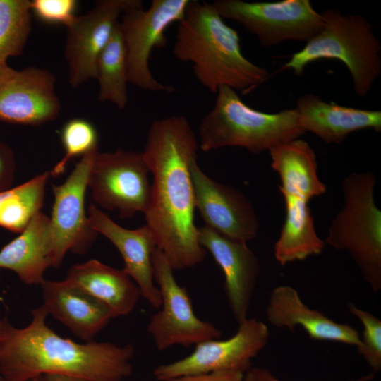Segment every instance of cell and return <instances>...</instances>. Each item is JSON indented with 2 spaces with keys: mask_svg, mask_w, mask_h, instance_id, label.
Listing matches in <instances>:
<instances>
[{
  "mask_svg": "<svg viewBox=\"0 0 381 381\" xmlns=\"http://www.w3.org/2000/svg\"><path fill=\"white\" fill-rule=\"evenodd\" d=\"M198 147L188 119L172 115L152 121L142 152L153 176L145 224L174 271L201 263L207 253L194 222L190 167Z\"/></svg>",
  "mask_w": 381,
  "mask_h": 381,
  "instance_id": "6da1fadb",
  "label": "cell"
},
{
  "mask_svg": "<svg viewBox=\"0 0 381 381\" xmlns=\"http://www.w3.org/2000/svg\"><path fill=\"white\" fill-rule=\"evenodd\" d=\"M25 327L12 326L0 356V375L9 381H28L58 373L92 381H122L133 371L135 349L95 341L80 344L59 336L46 323L44 306L31 311Z\"/></svg>",
  "mask_w": 381,
  "mask_h": 381,
  "instance_id": "7a4b0ae2",
  "label": "cell"
},
{
  "mask_svg": "<svg viewBox=\"0 0 381 381\" xmlns=\"http://www.w3.org/2000/svg\"><path fill=\"white\" fill-rule=\"evenodd\" d=\"M240 42L212 3L190 0L177 23L172 54L192 64L195 78L210 92L229 87L246 94L263 83L268 71L243 54Z\"/></svg>",
  "mask_w": 381,
  "mask_h": 381,
  "instance_id": "3957f363",
  "label": "cell"
},
{
  "mask_svg": "<svg viewBox=\"0 0 381 381\" xmlns=\"http://www.w3.org/2000/svg\"><path fill=\"white\" fill-rule=\"evenodd\" d=\"M216 94L214 106L199 125V147L204 152L240 147L259 154L306 133L295 108L265 113L249 107L229 87H219Z\"/></svg>",
  "mask_w": 381,
  "mask_h": 381,
  "instance_id": "277c9868",
  "label": "cell"
},
{
  "mask_svg": "<svg viewBox=\"0 0 381 381\" xmlns=\"http://www.w3.org/2000/svg\"><path fill=\"white\" fill-rule=\"evenodd\" d=\"M324 25L300 51L293 54L283 69L301 75L310 63L337 59L347 68L354 92L368 94L381 73V44L370 23L358 14H344L336 9L322 13Z\"/></svg>",
  "mask_w": 381,
  "mask_h": 381,
  "instance_id": "5b68a950",
  "label": "cell"
},
{
  "mask_svg": "<svg viewBox=\"0 0 381 381\" xmlns=\"http://www.w3.org/2000/svg\"><path fill=\"white\" fill-rule=\"evenodd\" d=\"M375 175L351 173L342 181L344 205L325 243L348 253L370 289L381 290V211L375 204Z\"/></svg>",
  "mask_w": 381,
  "mask_h": 381,
  "instance_id": "8992f818",
  "label": "cell"
},
{
  "mask_svg": "<svg viewBox=\"0 0 381 381\" xmlns=\"http://www.w3.org/2000/svg\"><path fill=\"white\" fill-rule=\"evenodd\" d=\"M190 0H152L145 9L137 0L121 15L119 25L127 58L128 83L151 92L171 93L174 87L158 81L149 67L151 54L163 48L165 32L184 16Z\"/></svg>",
  "mask_w": 381,
  "mask_h": 381,
  "instance_id": "52a82bcc",
  "label": "cell"
},
{
  "mask_svg": "<svg viewBox=\"0 0 381 381\" xmlns=\"http://www.w3.org/2000/svg\"><path fill=\"white\" fill-rule=\"evenodd\" d=\"M212 4L222 18L242 25L265 47L286 41L307 42L324 25L322 14L309 0H215Z\"/></svg>",
  "mask_w": 381,
  "mask_h": 381,
  "instance_id": "ba28073f",
  "label": "cell"
},
{
  "mask_svg": "<svg viewBox=\"0 0 381 381\" xmlns=\"http://www.w3.org/2000/svg\"><path fill=\"white\" fill-rule=\"evenodd\" d=\"M152 260L161 308L150 318L147 329L157 349L164 351L175 345L188 347L219 339L222 332L198 318L186 288L177 283L174 270L159 248L153 251Z\"/></svg>",
  "mask_w": 381,
  "mask_h": 381,
  "instance_id": "9c48e42d",
  "label": "cell"
},
{
  "mask_svg": "<svg viewBox=\"0 0 381 381\" xmlns=\"http://www.w3.org/2000/svg\"><path fill=\"white\" fill-rule=\"evenodd\" d=\"M150 170L142 152L119 149L97 154L88 176L93 200L122 219L145 213L150 198Z\"/></svg>",
  "mask_w": 381,
  "mask_h": 381,
  "instance_id": "30bf717a",
  "label": "cell"
},
{
  "mask_svg": "<svg viewBox=\"0 0 381 381\" xmlns=\"http://www.w3.org/2000/svg\"><path fill=\"white\" fill-rule=\"evenodd\" d=\"M269 329L256 318H247L238 325L235 334L224 340L210 339L195 345L186 357L162 364L153 370L157 381L214 371H238L246 373L251 361L267 346Z\"/></svg>",
  "mask_w": 381,
  "mask_h": 381,
  "instance_id": "8fae6325",
  "label": "cell"
},
{
  "mask_svg": "<svg viewBox=\"0 0 381 381\" xmlns=\"http://www.w3.org/2000/svg\"><path fill=\"white\" fill-rule=\"evenodd\" d=\"M98 149L85 155L61 185L52 186L54 204L50 229L54 249V267L61 265L68 251L85 254L97 233L91 227L85 207L90 171Z\"/></svg>",
  "mask_w": 381,
  "mask_h": 381,
  "instance_id": "7c38bea8",
  "label": "cell"
},
{
  "mask_svg": "<svg viewBox=\"0 0 381 381\" xmlns=\"http://www.w3.org/2000/svg\"><path fill=\"white\" fill-rule=\"evenodd\" d=\"M55 84L54 75L44 68L0 66V120L29 126L55 120L61 110Z\"/></svg>",
  "mask_w": 381,
  "mask_h": 381,
  "instance_id": "4fadbf2b",
  "label": "cell"
},
{
  "mask_svg": "<svg viewBox=\"0 0 381 381\" xmlns=\"http://www.w3.org/2000/svg\"><path fill=\"white\" fill-rule=\"evenodd\" d=\"M137 0H100L68 25L64 55L68 83L77 88L96 78L97 59L115 30L123 13Z\"/></svg>",
  "mask_w": 381,
  "mask_h": 381,
  "instance_id": "5bb4252c",
  "label": "cell"
},
{
  "mask_svg": "<svg viewBox=\"0 0 381 381\" xmlns=\"http://www.w3.org/2000/svg\"><path fill=\"white\" fill-rule=\"evenodd\" d=\"M190 174L195 209L205 226L245 243L256 237L260 222L252 203L242 192L210 178L197 160L191 164Z\"/></svg>",
  "mask_w": 381,
  "mask_h": 381,
  "instance_id": "9a60e30c",
  "label": "cell"
},
{
  "mask_svg": "<svg viewBox=\"0 0 381 381\" xmlns=\"http://www.w3.org/2000/svg\"><path fill=\"white\" fill-rule=\"evenodd\" d=\"M200 244L223 272L229 306L238 323L248 318L260 274L258 257L247 243L230 238L207 226L198 227Z\"/></svg>",
  "mask_w": 381,
  "mask_h": 381,
  "instance_id": "2e32d148",
  "label": "cell"
},
{
  "mask_svg": "<svg viewBox=\"0 0 381 381\" xmlns=\"http://www.w3.org/2000/svg\"><path fill=\"white\" fill-rule=\"evenodd\" d=\"M87 216L91 227L119 251L124 262L123 270L139 288L141 297L153 308H159L161 296L155 284L152 260L157 243L148 226L145 224L136 229L123 228L95 205H90Z\"/></svg>",
  "mask_w": 381,
  "mask_h": 381,
  "instance_id": "e0dca14e",
  "label": "cell"
},
{
  "mask_svg": "<svg viewBox=\"0 0 381 381\" xmlns=\"http://www.w3.org/2000/svg\"><path fill=\"white\" fill-rule=\"evenodd\" d=\"M266 316L275 327L294 332L299 326L314 340L339 342L356 348L361 344V335L355 328L309 308L298 291L288 285L278 286L271 291Z\"/></svg>",
  "mask_w": 381,
  "mask_h": 381,
  "instance_id": "ac0fdd59",
  "label": "cell"
},
{
  "mask_svg": "<svg viewBox=\"0 0 381 381\" xmlns=\"http://www.w3.org/2000/svg\"><path fill=\"white\" fill-rule=\"evenodd\" d=\"M40 285L48 314L86 342L93 341L114 318L104 304L66 279H44Z\"/></svg>",
  "mask_w": 381,
  "mask_h": 381,
  "instance_id": "d6986e66",
  "label": "cell"
},
{
  "mask_svg": "<svg viewBox=\"0 0 381 381\" xmlns=\"http://www.w3.org/2000/svg\"><path fill=\"white\" fill-rule=\"evenodd\" d=\"M299 126L326 143H340L353 132L363 129L381 131V111L327 102L319 96L306 94L296 101Z\"/></svg>",
  "mask_w": 381,
  "mask_h": 381,
  "instance_id": "ffe728a7",
  "label": "cell"
},
{
  "mask_svg": "<svg viewBox=\"0 0 381 381\" xmlns=\"http://www.w3.org/2000/svg\"><path fill=\"white\" fill-rule=\"evenodd\" d=\"M54 267L49 218L41 211L16 238L0 250V268L14 272L27 284H41L45 271Z\"/></svg>",
  "mask_w": 381,
  "mask_h": 381,
  "instance_id": "44dd1931",
  "label": "cell"
},
{
  "mask_svg": "<svg viewBox=\"0 0 381 381\" xmlns=\"http://www.w3.org/2000/svg\"><path fill=\"white\" fill-rule=\"evenodd\" d=\"M65 279L104 304L114 318L131 313L141 297L139 288L123 269L95 259L72 266Z\"/></svg>",
  "mask_w": 381,
  "mask_h": 381,
  "instance_id": "7402d4cb",
  "label": "cell"
},
{
  "mask_svg": "<svg viewBox=\"0 0 381 381\" xmlns=\"http://www.w3.org/2000/svg\"><path fill=\"white\" fill-rule=\"evenodd\" d=\"M283 197L285 220L274 247V258L282 266L319 255L325 245L316 233L310 201L294 195Z\"/></svg>",
  "mask_w": 381,
  "mask_h": 381,
  "instance_id": "603a6c76",
  "label": "cell"
},
{
  "mask_svg": "<svg viewBox=\"0 0 381 381\" xmlns=\"http://www.w3.org/2000/svg\"><path fill=\"white\" fill-rule=\"evenodd\" d=\"M269 152L271 167L281 180L279 190L301 192L311 199L325 193L326 186L318 176L315 151L308 142L298 138Z\"/></svg>",
  "mask_w": 381,
  "mask_h": 381,
  "instance_id": "cb8c5ba5",
  "label": "cell"
},
{
  "mask_svg": "<svg viewBox=\"0 0 381 381\" xmlns=\"http://www.w3.org/2000/svg\"><path fill=\"white\" fill-rule=\"evenodd\" d=\"M99 102H110L122 110L127 105V58L119 22L96 64Z\"/></svg>",
  "mask_w": 381,
  "mask_h": 381,
  "instance_id": "d4e9b609",
  "label": "cell"
},
{
  "mask_svg": "<svg viewBox=\"0 0 381 381\" xmlns=\"http://www.w3.org/2000/svg\"><path fill=\"white\" fill-rule=\"evenodd\" d=\"M49 176V172H44L0 192V226L16 233L25 228L43 205Z\"/></svg>",
  "mask_w": 381,
  "mask_h": 381,
  "instance_id": "484cf974",
  "label": "cell"
},
{
  "mask_svg": "<svg viewBox=\"0 0 381 381\" xmlns=\"http://www.w3.org/2000/svg\"><path fill=\"white\" fill-rule=\"evenodd\" d=\"M29 0H0V66L9 57L18 56L32 31Z\"/></svg>",
  "mask_w": 381,
  "mask_h": 381,
  "instance_id": "4316f807",
  "label": "cell"
},
{
  "mask_svg": "<svg viewBox=\"0 0 381 381\" xmlns=\"http://www.w3.org/2000/svg\"><path fill=\"white\" fill-rule=\"evenodd\" d=\"M59 137L65 154L49 171L51 176L61 174L68 162L98 149V133L87 120L75 118L66 121L59 131Z\"/></svg>",
  "mask_w": 381,
  "mask_h": 381,
  "instance_id": "83f0119b",
  "label": "cell"
},
{
  "mask_svg": "<svg viewBox=\"0 0 381 381\" xmlns=\"http://www.w3.org/2000/svg\"><path fill=\"white\" fill-rule=\"evenodd\" d=\"M347 308L363 325L361 344L356 349L375 374L381 369V320L351 302Z\"/></svg>",
  "mask_w": 381,
  "mask_h": 381,
  "instance_id": "f1b7e54d",
  "label": "cell"
},
{
  "mask_svg": "<svg viewBox=\"0 0 381 381\" xmlns=\"http://www.w3.org/2000/svg\"><path fill=\"white\" fill-rule=\"evenodd\" d=\"M78 3L75 0L30 1L32 13L47 24H62L68 26L77 16Z\"/></svg>",
  "mask_w": 381,
  "mask_h": 381,
  "instance_id": "f546056e",
  "label": "cell"
},
{
  "mask_svg": "<svg viewBox=\"0 0 381 381\" xmlns=\"http://www.w3.org/2000/svg\"><path fill=\"white\" fill-rule=\"evenodd\" d=\"M245 374L238 371H214L186 375L163 381H243Z\"/></svg>",
  "mask_w": 381,
  "mask_h": 381,
  "instance_id": "4dcf8cb0",
  "label": "cell"
},
{
  "mask_svg": "<svg viewBox=\"0 0 381 381\" xmlns=\"http://www.w3.org/2000/svg\"><path fill=\"white\" fill-rule=\"evenodd\" d=\"M15 169L13 151L0 142V192L9 188L13 179Z\"/></svg>",
  "mask_w": 381,
  "mask_h": 381,
  "instance_id": "1f68e13d",
  "label": "cell"
},
{
  "mask_svg": "<svg viewBox=\"0 0 381 381\" xmlns=\"http://www.w3.org/2000/svg\"><path fill=\"white\" fill-rule=\"evenodd\" d=\"M250 372L253 381H283L275 377L270 370L264 368H251ZM374 378V374L361 376L356 379L349 380L348 381H370Z\"/></svg>",
  "mask_w": 381,
  "mask_h": 381,
  "instance_id": "d6a6232c",
  "label": "cell"
},
{
  "mask_svg": "<svg viewBox=\"0 0 381 381\" xmlns=\"http://www.w3.org/2000/svg\"><path fill=\"white\" fill-rule=\"evenodd\" d=\"M42 381H92L83 377L58 374L47 373L42 375Z\"/></svg>",
  "mask_w": 381,
  "mask_h": 381,
  "instance_id": "836d02e7",
  "label": "cell"
},
{
  "mask_svg": "<svg viewBox=\"0 0 381 381\" xmlns=\"http://www.w3.org/2000/svg\"><path fill=\"white\" fill-rule=\"evenodd\" d=\"M11 327L12 325L8 320L6 318H3L0 313V356Z\"/></svg>",
  "mask_w": 381,
  "mask_h": 381,
  "instance_id": "e575fe53",
  "label": "cell"
},
{
  "mask_svg": "<svg viewBox=\"0 0 381 381\" xmlns=\"http://www.w3.org/2000/svg\"><path fill=\"white\" fill-rule=\"evenodd\" d=\"M250 370L246 373L243 381H253V378Z\"/></svg>",
  "mask_w": 381,
  "mask_h": 381,
  "instance_id": "d590c367",
  "label": "cell"
},
{
  "mask_svg": "<svg viewBox=\"0 0 381 381\" xmlns=\"http://www.w3.org/2000/svg\"><path fill=\"white\" fill-rule=\"evenodd\" d=\"M0 381H9L0 375ZM28 381H42V375L37 376Z\"/></svg>",
  "mask_w": 381,
  "mask_h": 381,
  "instance_id": "8d00e7d4",
  "label": "cell"
}]
</instances>
